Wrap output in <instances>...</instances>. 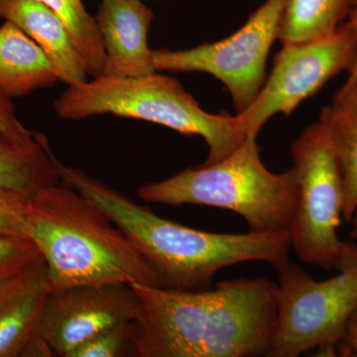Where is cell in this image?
<instances>
[{
	"mask_svg": "<svg viewBox=\"0 0 357 357\" xmlns=\"http://www.w3.org/2000/svg\"><path fill=\"white\" fill-rule=\"evenodd\" d=\"M140 298L129 323V356H267L278 314V284L267 278L176 290L132 284Z\"/></svg>",
	"mask_w": 357,
	"mask_h": 357,
	"instance_id": "obj_1",
	"label": "cell"
},
{
	"mask_svg": "<svg viewBox=\"0 0 357 357\" xmlns=\"http://www.w3.org/2000/svg\"><path fill=\"white\" fill-rule=\"evenodd\" d=\"M61 182L98 204L142 251L164 287L211 288L220 270L248 261L278 268L289 261L290 232L217 234L192 229L155 215L146 206L54 156Z\"/></svg>",
	"mask_w": 357,
	"mask_h": 357,
	"instance_id": "obj_2",
	"label": "cell"
},
{
	"mask_svg": "<svg viewBox=\"0 0 357 357\" xmlns=\"http://www.w3.org/2000/svg\"><path fill=\"white\" fill-rule=\"evenodd\" d=\"M28 234L48 267L51 292L82 285L164 287L153 265L98 204L59 183L28 201Z\"/></svg>",
	"mask_w": 357,
	"mask_h": 357,
	"instance_id": "obj_3",
	"label": "cell"
},
{
	"mask_svg": "<svg viewBox=\"0 0 357 357\" xmlns=\"http://www.w3.org/2000/svg\"><path fill=\"white\" fill-rule=\"evenodd\" d=\"M257 138L211 164L188 168L138 189L145 203L198 204L234 211L258 234L290 232L299 201L295 169L273 173L260 158Z\"/></svg>",
	"mask_w": 357,
	"mask_h": 357,
	"instance_id": "obj_4",
	"label": "cell"
},
{
	"mask_svg": "<svg viewBox=\"0 0 357 357\" xmlns=\"http://www.w3.org/2000/svg\"><path fill=\"white\" fill-rule=\"evenodd\" d=\"M54 109L69 121L112 114L153 122L183 135L201 136L208 147L203 164L225 158L248 137L238 115L206 112L177 79L157 70L133 77L100 76L69 86Z\"/></svg>",
	"mask_w": 357,
	"mask_h": 357,
	"instance_id": "obj_5",
	"label": "cell"
},
{
	"mask_svg": "<svg viewBox=\"0 0 357 357\" xmlns=\"http://www.w3.org/2000/svg\"><path fill=\"white\" fill-rule=\"evenodd\" d=\"M337 274L317 281L295 263L280 265L278 314L268 357L333 354L357 309V244L344 241Z\"/></svg>",
	"mask_w": 357,
	"mask_h": 357,
	"instance_id": "obj_6",
	"label": "cell"
},
{
	"mask_svg": "<svg viewBox=\"0 0 357 357\" xmlns=\"http://www.w3.org/2000/svg\"><path fill=\"white\" fill-rule=\"evenodd\" d=\"M291 152L299 184L291 248L303 262L333 269L344 243L337 232L344 218V189L335 148L317 121L294 141Z\"/></svg>",
	"mask_w": 357,
	"mask_h": 357,
	"instance_id": "obj_7",
	"label": "cell"
},
{
	"mask_svg": "<svg viewBox=\"0 0 357 357\" xmlns=\"http://www.w3.org/2000/svg\"><path fill=\"white\" fill-rule=\"evenodd\" d=\"M288 0H266L231 36L185 50L155 49L152 60L157 72L204 73L215 77L229 91L237 114L255 100L266 81L267 58Z\"/></svg>",
	"mask_w": 357,
	"mask_h": 357,
	"instance_id": "obj_8",
	"label": "cell"
},
{
	"mask_svg": "<svg viewBox=\"0 0 357 357\" xmlns=\"http://www.w3.org/2000/svg\"><path fill=\"white\" fill-rule=\"evenodd\" d=\"M356 57V37L347 22L326 38L282 45L271 74L255 100L248 109L236 114L248 137L257 138L274 115L289 116L333 77L349 73Z\"/></svg>",
	"mask_w": 357,
	"mask_h": 357,
	"instance_id": "obj_9",
	"label": "cell"
},
{
	"mask_svg": "<svg viewBox=\"0 0 357 357\" xmlns=\"http://www.w3.org/2000/svg\"><path fill=\"white\" fill-rule=\"evenodd\" d=\"M140 298L128 284L82 285L50 292L36 337L51 356L69 357L98 333L137 317Z\"/></svg>",
	"mask_w": 357,
	"mask_h": 357,
	"instance_id": "obj_10",
	"label": "cell"
},
{
	"mask_svg": "<svg viewBox=\"0 0 357 357\" xmlns=\"http://www.w3.org/2000/svg\"><path fill=\"white\" fill-rule=\"evenodd\" d=\"M153 18L140 0H102L96 20L107 55L102 76L133 77L155 72L147 43Z\"/></svg>",
	"mask_w": 357,
	"mask_h": 357,
	"instance_id": "obj_11",
	"label": "cell"
},
{
	"mask_svg": "<svg viewBox=\"0 0 357 357\" xmlns=\"http://www.w3.org/2000/svg\"><path fill=\"white\" fill-rule=\"evenodd\" d=\"M51 292L45 260L0 282V357L22 356Z\"/></svg>",
	"mask_w": 357,
	"mask_h": 357,
	"instance_id": "obj_12",
	"label": "cell"
},
{
	"mask_svg": "<svg viewBox=\"0 0 357 357\" xmlns=\"http://www.w3.org/2000/svg\"><path fill=\"white\" fill-rule=\"evenodd\" d=\"M0 17L13 23L39 45L51 61L59 81L68 86L86 82L83 59L63 21L39 0H0Z\"/></svg>",
	"mask_w": 357,
	"mask_h": 357,
	"instance_id": "obj_13",
	"label": "cell"
},
{
	"mask_svg": "<svg viewBox=\"0 0 357 357\" xmlns=\"http://www.w3.org/2000/svg\"><path fill=\"white\" fill-rule=\"evenodd\" d=\"M58 81L57 73L39 45L6 21L0 27V93L17 98Z\"/></svg>",
	"mask_w": 357,
	"mask_h": 357,
	"instance_id": "obj_14",
	"label": "cell"
},
{
	"mask_svg": "<svg viewBox=\"0 0 357 357\" xmlns=\"http://www.w3.org/2000/svg\"><path fill=\"white\" fill-rule=\"evenodd\" d=\"M337 154L344 181L342 218L351 222L357 206V76L349 77L319 114Z\"/></svg>",
	"mask_w": 357,
	"mask_h": 357,
	"instance_id": "obj_15",
	"label": "cell"
},
{
	"mask_svg": "<svg viewBox=\"0 0 357 357\" xmlns=\"http://www.w3.org/2000/svg\"><path fill=\"white\" fill-rule=\"evenodd\" d=\"M23 143L0 132V188L31 198L44 188L61 183L54 152L46 136Z\"/></svg>",
	"mask_w": 357,
	"mask_h": 357,
	"instance_id": "obj_16",
	"label": "cell"
},
{
	"mask_svg": "<svg viewBox=\"0 0 357 357\" xmlns=\"http://www.w3.org/2000/svg\"><path fill=\"white\" fill-rule=\"evenodd\" d=\"M352 0H288L279 27L282 45L331 36L347 16Z\"/></svg>",
	"mask_w": 357,
	"mask_h": 357,
	"instance_id": "obj_17",
	"label": "cell"
},
{
	"mask_svg": "<svg viewBox=\"0 0 357 357\" xmlns=\"http://www.w3.org/2000/svg\"><path fill=\"white\" fill-rule=\"evenodd\" d=\"M64 23L79 52L89 76L98 77L107 64L105 46L96 17L84 6L83 0H39Z\"/></svg>",
	"mask_w": 357,
	"mask_h": 357,
	"instance_id": "obj_18",
	"label": "cell"
},
{
	"mask_svg": "<svg viewBox=\"0 0 357 357\" xmlns=\"http://www.w3.org/2000/svg\"><path fill=\"white\" fill-rule=\"evenodd\" d=\"M44 260L31 239L0 236V282Z\"/></svg>",
	"mask_w": 357,
	"mask_h": 357,
	"instance_id": "obj_19",
	"label": "cell"
},
{
	"mask_svg": "<svg viewBox=\"0 0 357 357\" xmlns=\"http://www.w3.org/2000/svg\"><path fill=\"white\" fill-rule=\"evenodd\" d=\"M129 323L98 333L77 347L69 357H119L129 356Z\"/></svg>",
	"mask_w": 357,
	"mask_h": 357,
	"instance_id": "obj_20",
	"label": "cell"
},
{
	"mask_svg": "<svg viewBox=\"0 0 357 357\" xmlns=\"http://www.w3.org/2000/svg\"><path fill=\"white\" fill-rule=\"evenodd\" d=\"M29 197L0 188V236L29 238L28 201Z\"/></svg>",
	"mask_w": 357,
	"mask_h": 357,
	"instance_id": "obj_21",
	"label": "cell"
},
{
	"mask_svg": "<svg viewBox=\"0 0 357 357\" xmlns=\"http://www.w3.org/2000/svg\"><path fill=\"white\" fill-rule=\"evenodd\" d=\"M0 132L23 143H33L36 141L35 133L28 130L18 121L10 98L1 93H0Z\"/></svg>",
	"mask_w": 357,
	"mask_h": 357,
	"instance_id": "obj_22",
	"label": "cell"
},
{
	"mask_svg": "<svg viewBox=\"0 0 357 357\" xmlns=\"http://www.w3.org/2000/svg\"><path fill=\"white\" fill-rule=\"evenodd\" d=\"M342 356H357V309L347 325L344 340L337 347Z\"/></svg>",
	"mask_w": 357,
	"mask_h": 357,
	"instance_id": "obj_23",
	"label": "cell"
},
{
	"mask_svg": "<svg viewBox=\"0 0 357 357\" xmlns=\"http://www.w3.org/2000/svg\"><path fill=\"white\" fill-rule=\"evenodd\" d=\"M345 22H347V25L351 27L356 40V60H354V66H352L351 70L347 73V74H349V77H354L357 76V0H352L351 10H349V16H347Z\"/></svg>",
	"mask_w": 357,
	"mask_h": 357,
	"instance_id": "obj_24",
	"label": "cell"
},
{
	"mask_svg": "<svg viewBox=\"0 0 357 357\" xmlns=\"http://www.w3.org/2000/svg\"><path fill=\"white\" fill-rule=\"evenodd\" d=\"M351 231H349V236L351 239H357V206L354 210V215H352L351 222Z\"/></svg>",
	"mask_w": 357,
	"mask_h": 357,
	"instance_id": "obj_25",
	"label": "cell"
},
{
	"mask_svg": "<svg viewBox=\"0 0 357 357\" xmlns=\"http://www.w3.org/2000/svg\"><path fill=\"white\" fill-rule=\"evenodd\" d=\"M156 1H158V0H156Z\"/></svg>",
	"mask_w": 357,
	"mask_h": 357,
	"instance_id": "obj_26",
	"label": "cell"
}]
</instances>
